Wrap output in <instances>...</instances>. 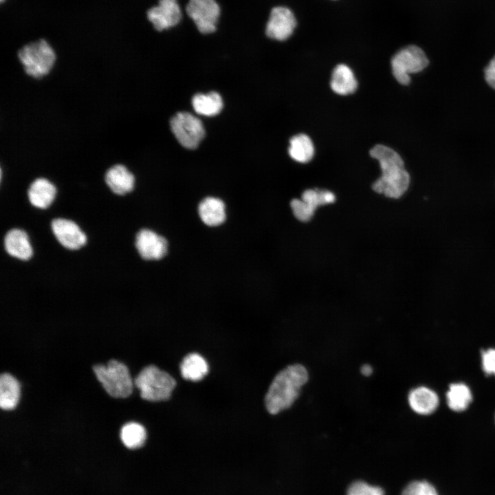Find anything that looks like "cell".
Returning a JSON list of instances; mask_svg holds the SVG:
<instances>
[{"label":"cell","instance_id":"cell-1","mask_svg":"<svg viewBox=\"0 0 495 495\" xmlns=\"http://www.w3.org/2000/svg\"><path fill=\"white\" fill-rule=\"evenodd\" d=\"M370 155L379 162L382 170L381 177L373 184V189L390 198L402 197L408 190L410 182L402 157L395 150L383 144L373 147Z\"/></svg>","mask_w":495,"mask_h":495},{"label":"cell","instance_id":"cell-2","mask_svg":"<svg viewBox=\"0 0 495 495\" xmlns=\"http://www.w3.org/2000/svg\"><path fill=\"white\" fill-rule=\"evenodd\" d=\"M307 380V371L301 364L289 365L280 371L272 380L265 395V404L268 412L276 415L289 408Z\"/></svg>","mask_w":495,"mask_h":495},{"label":"cell","instance_id":"cell-3","mask_svg":"<svg viewBox=\"0 0 495 495\" xmlns=\"http://www.w3.org/2000/svg\"><path fill=\"white\" fill-rule=\"evenodd\" d=\"M142 399L160 402L170 398L175 387V379L168 373L154 365L144 367L134 380Z\"/></svg>","mask_w":495,"mask_h":495},{"label":"cell","instance_id":"cell-4","mask_svg":"<svg viewBox=\"0 0 495 495\" xmlns=\"http://www.w3.org/2000/svg\"><path fill=\"white\" fill-rule=\"evenodd\" d=\"M18 58L25 72L34 78H41L52 69L56 54L44 39L24 45L18 52Z\"/></svg>","mask_w":495,"mask_h":495},{"label":"cell","instance_id":"cell-5","mask_svg":"<svg viewBox=\"0 0 495 495\" xmlns=\"http://www.w3.org/2000/svg\"><path fill=\"white\" fill-rule=\"evenodd\" d=\"M93 370L106 392L115 398H125L133 390V382L126 366L116 360L107 365L96 364Z\"/></svg>","mask_w":495,"mask_h":495},{"label":"cell","instance_id":"cell-6","mask_svg":"<svg viewBox=\"0 0 495 495\" xmlns=\"http://www.w3.org/2000/svg\"><path fill=\"white\" fill-rule=\"evenodd\" d=\"M424 52L418 46L408 45L399 50L391 59L392 73L402 85L410 82V74L418 73L428 65Z\"/></svg>","mask_w":495,"mask_h":495},{"label":"cell","instance_id":"cell-7","mask_svg":"<svg viewBox=\"0 0 495 495\" xmlns=\"http://www.w3.org/2000/svg\"><path fill=\"white\" fill-rule=\"evenodd\" d=\"M170 125L175 138L186 148H196L205 135L201 121L188 112L175 114L171 118Z\"/></svg>","mask_w":495,"mask_h":495},{"label":"cell","instance_id":"cell-8","mask_svg":"<svg viewBox=\"0 0 495 495\" xmlns=\"http://www.w3.org/2000/svg\"><path fill=\"white\" fill-rule=\"evenodd\" d=\"M186 10L200 32L209 34L216 30L220 8L215 0H189Z\"/></svg>","mask_w":495,"mask_h":495},{"label":"cell","instance_id":"cell-9","mask_svg":"<svg viewBox=\"0 0 495 495\" xmlns=\"http://www.w3.org/2000/svg\"><path fill=\"white\" fill-rule=\"evenodd\" d=\"M296 25V21L292 12L285 7L278 6L270 12L265 32L271 38L284 41L292 35Z\"/></svg>","mask_w":495,"mask_h":495},{"label":"cell","instance_id":"cell-10","mask_svg":"<svg viewBox=\"0 0 495 495\" xmlns=\"http://www.w3.org/2000/svg\"><path fill=\"white\" fill-rule=\"evenodd\" d=\"M147 16L154 28L162 31L176 25L182 12L177 0H159L158 5L148 10Z\"/></svg>","mask_w":495,"mask_h":495},{"label":"cell","instance_id":"cell-11","mask_svg":"<svg viewBox=\"0 0 495 495\" xmlns=\"http://www.w3.org/2000/svg\"><path fill=\"white\" fill-rule=\"evenodd\" d=\"M52 230L60 244L69 250H78L87 242V237L74 221L55 219L51 223Z\"/></svg>","mask_w":495,"mask_h":495},{"label":"cell","instance_id":"cell-12","mask_svg":"<svg viewBox=\"0 0 495 495\" xmlns=\"http://www.w3.org/2000/svg\"><path fill=\"white\" fill-rule=\"evenodd\" d=\"M135 247L142 258L158 260L167 252V241L151 230L142 229L136 234Z\"/></svg>","mask_w":495,"mask_h":495},{"label":"cell","instance_id":"cell-13","mask_svg":"<svg viewBox=\"0 0 495 495\" xmlns=\"http://www.w3.org/2000/svg\"><path fill=\"white\" fill-rule=\"evenodd\" d=\"M104 179L108 187L116 195H123L133 190L135 177L123 164H118L106 172Z\"/></svg>","mask_w":495,"mask_h":495},{"label":"cell","instance_id":"cell-14","mask_svg":"<svg viewBox=\"0 0 495 495\" xmlns=\"http://www.w3.org/2000/svg\"><path fill=\"white\" fill-rule=\"evenodd\" d=\"M408 400L413 411L424 415L432 413L439 406L437 395L425 386L412 389L408 394Z\"/></svg>","mask_w":495,"mask_h":495},{"label":"cell","instance_id":"cell-15","mask_svg":"<svg viewBox=\"0 0 495 495\" xmlns=\"http://www.w3.org/2000/svg\"><path fill=\"white\" fill-rule=\"evenodd\" d=\"M56 193L55 186L48 179L39 177L29 186L28 196L30 204L36 208L45 209L54 201Z\"/></svg>","mask_w":495,"mask_h":495},{"label":"cell","instance_id":"cell-16","mask_svg":"<svg viewBox=\"0 0 495 495\" xmlns=\"http://www.w3.org/2000/svg\"><path fill=\"white\" fill-rule=\"evenodd\" d=\"M6 252L12 256L26 261L32 255V249L25 232L20 229L9 230L4 238Z\"/></svg>","mask_w":495,"mask_h":495},{"label":"cell","instance_id":"cell-17","mask_svg":"<svg viewBox=\"0 0 495 495\" xmlns=\"http://www.w3.org/2000/svg\"><path fill=\"white\" fill-rule=\"evenodd\" d=\"M330 86L336 94L346 96L355 91L358 81L353 71L347 65L340 64L332 72Z\"/></svg>","mask_w":495,"mask_h":495},{"label":"cell","instance_id":"cell-18","mask_svg":"<svg viewBox=\"0 0 495 495\" xmlns=\"http://www.w3.org/2000/svg\"><path fill=\"white\" fill-rule=\"evenodd\" d=\"M201 221L210 226L221 224L226 219L224 203L218 198L208 197L203 199L198 208Z\"/></svg>","mask_w":495,"mask_h":495},{"label":"cell","instance_id":"cell-19","mask_svg":"<svg viewBox=\"0 0 495 495\" xmlns=\"http://www.w3.org/2000/svg\"><path fill=\"white\" fill-rule=\"evenodd\" d=\"M180 371L185 380L197 382L207 375L208 365L201 355L191 353L184 358L180 364Z\"/></svg>","mask_w":495,"mask_h":495},{"label":"cell","instance_id":"cell-20","mask_svg":"<svg viewBox=\"0 0 495 495\" xmlns=\"http://www.w3.org/2000/svg\"><path fill=\"white\" fill-rule=\"evenodd\" d=\"M20 397V386L18 381L9 373H3L0 377V406L1 409H14Z\"/></svg>","mask_w":495,"mask_h":495},{"label":"cell","instance_id":"cell-21","mask_svg":"<svg viewBox=\"0 0 495 495\" xmlns=\"http://www.w3.org/2000/svg\"><path fill=\"white\" fill-rule=\"evenodd\" d=\"M192 104L197 113L205 116L217 115L223 108L222 98L215 91L207 94H197L195 95L192 100Z\"/></svg>","mask_w":495,"mask_h":495},{"label":"cell","instance_id":"cell-22","mask_svg":"<svg viewBox=\"0 0 495 495\" xmlns=\"http://www.w3.org/2000/svg\"><path fill=\"white\" fill-rule=\"evenodd\" d=\"M288 151L294 160L300 163H307L314 157V146L307 135L300 133L290 139Z\"/></svg>","mask_w":495,"mask_h":495},{"label":"cell","instance_id":"cell-23","mask_svg":"<svg viewBox=\"0 0 495 495\" xmlns=\"http://www.w3.org/2000/svg\"><path fill=\"white\" fill-rule=\"evenodd\" d=\"M446 397L448 407L455 412L464 411L472 401L471 391L463 383L451 384Z\"/></svg>","mask_w":495,"mask_h":495},{"label":"cell","instance_id":"cell-24","mask_svg":"<svg viewBox=\"0 0 495 495\" xmlns=\"http://www.w3.org/2000/svg\"><path fill=\"white\" fill-rule=\"evenodd\" d=\"M120 439L127 448L137 449L144 445L146 439V432L142 425L129 422L122 427Z\"/></svg>","mask_w":495,"mask_h":495},{"label":"cell","instance_id":"cell-25","mask_svg":"<svg viewBox=\"0 0 495 495\" xmlns=\"http://www.w3.org/2000/svg\"><path fill=\"white\" fill-rule=\"evenodd\" d=\"M301 200L314 213L318 206L333 203L336 200V196L329 190L307 189L302 192Z\"/></svg>","mask_w":495,"mask_h":495},{"label":"cell","instance_id":"cell-26","mask_svg":"<svg viewBox=\"0 0 495 495\" xmlns=\"http://www.w3.org/2000/svg\"><path fill=\"white\" fill-rule=\"evenodd\" d=\"M402 495H438L434 487L425 481H415L408 483Z\"/></svg>","mask_w":495,"mask_h":495},{"label":"cell","instance_id":"cell-27","mask_svg":"<svg viewBox=\"0 0 495 495\" xmlns=\"http://www.w3.org/2000/svg\"><path fill=\"white\" fill-rule=\"evenodd\" d=\"M346 495H384L383 490L362 481L352 483L348 487Z\"/></svg>","mask_w":495,"mask_h":495},{"label":"cell","instance_id":"cell-28","mask_svg":"<svg viewBox=\"0 0 495 495\" xmlns=\"http://www.w3.org/2000/svg\"><path fill=\"white\" fill-rule=\"evenodd\" d=\"M291 207L296 219L303 222L309 221L314 214L301 199H294Z\"/></svg>","mask_w":495,"mask_h":495},{"label":"cell","instance_id":"cell-29","mask_svg":"<svg viewBox=\"0 0 495 495\" xmlns=\"http://www.w3.org/2000/svg\"><path fill=\"white\" fill-rule=\"evenodd\" d=\"M482 368L487 375H495V349H489L481 352Z\"/></svg>","mask_w":495,"mask_h":495},{"label":"cell","instance_id":"cell-30","mask_svg":"<svg viewBox=\"0 0 495 495\" xmlns=\"http://www.w3.org/2000/svg\"><path fill=\"white\" fill-rule=\"evenodd\" d=\"M484 74L487 84L495 89V56L485 68Z\"/></svg>","mask_w":495,"mask_h":495},{"label":"cell","instance_id":"cell-31","mask_svg":"<svg viewBox=\"0 0 495 495\" xmlns=\"http://www.w3.org/2000/svg\"><path fill=\"white\" fill-rule=\"evenodd\" d=\"M360 371L362 374L364 376H369L373 373V368L369 364H364Z\"/></svg>","mask_w":495,"mask_h":495},{"label":"cell","instance_id":"cell-32","mask_svg":"<svg viewBox=\"0 0 495 495\" xmlns=\"http://www.w3.org/2000/svg\"><path fill=\"white\" fill-rule=\"evenodd\" d=\"M3 0H1V2H3Z\"/></svg>","mask_w":495,"mask_h":495}]
</instances>
